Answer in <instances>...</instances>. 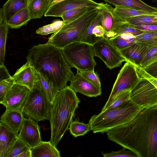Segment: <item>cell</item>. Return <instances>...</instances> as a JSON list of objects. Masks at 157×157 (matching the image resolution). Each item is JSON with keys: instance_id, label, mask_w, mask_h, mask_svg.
<instances>
[{"instance_id": "6da1fadb", "label": "cell", "mask_w": 157, "mask_h": 157, "mask_svg": "<svg viewBox=\"0 0 157 157\" xmlns=\"http://www.w3.org/2000/svg\"><path fill=\"white\" fill-rule=\"evenodd\" d=\"M106 133L109 140L138 157H157V105L144 109L131 121Z\"/></svg>"}, {"instance_id": "7a4b0ae2", "label": "cell", "mask_w": 157, "mask_h": 157, "mask_svg": "<svg viewBox=\"0 0 157 157\" xmlns=\"http://www.w3.org/2000/svg\"><path fill=\"white\" fill-rule=\"evenodd\" d=\"M26 59L31 61L37 72L46 76L59 90L66 87L74 75L62 49L47 43L33 46Z\"/></svg>"}, {"instance_id": "3957f363", "label": "cell", "mask_w": 157, "mask_h": 157, "mask_svg": "<svg viewBox=\"0 0 157 157\" xmlns=\"http://www.w3.org/2000/svg\"><path fill=\"white\" fill-rule=\"evenodd\" d=\"M80 101L69 86L60 90L50 111L51 136L50 141L56 146L68 129Z\"/></svg>"}, {"instance_id": "277c9868", "label": "cell", "mask_w": 157, "mask_h": 157, "mask_svg": "<svg viewBox=\"0 0 157 157\" xmlns=\"http://www.w3.org/2000/svg\"><path fill=\"white\" fill-rule=\"evenodd\" d=\"M144 109L130 98L117 106L94 115L88 123L93 133L103 134L131 121Z\"/></svg>"}, {"instance_id": "5b68a950", "label": "cell", "mask_w": 157, "mask_h": 157, "mask_svg": "<svg viewBox=\"0 0 157 157\" xmlns=\"http://www.w3.org/2000/svg\"><path fill=\"white\" fill-rule=\"evenodd\" d=\"M98 7L92 8L77 19L64 24L58 32L51 35L47 43L62 49L78 42L99 11Z\"/></svg>"}, {"instance_id": "8992f818", "label": "cell", "mask_w": 157, "mask_h": 157, "mask_svg": "<svg viewBox=\"0 0 157 157\" xmlns=\"http://www.w3.org/2000/svg\"><path fill=\"white\" fill-rule=\"evenodd\" d=\"M52 105L37 81L29 91L21 110L28 117L38 122L49 120Z\"/></svg>"}, {"instance_id": "52a82bcc", "label": "cell", "mask_w": 157, "mask_h": 157, "mask_svg": "<svg viewBox=\"0 0 157 157\" xmlns=\"http://www.w3.org/2000/svg\"><path fill=\"white\" fill-rule=\"evenodd\" d=\"M63 53L71 67L77 70H94L97 63L92 45L84 42L71 44L62 49Z\"/></svg>"}, {"instance_id": "ba28073f", "label": "cell", "mask_w": 157, "mask_h": 157, "mask_svg": "<svg viewBox=\"0 0 157 157\" xmlns=\"http://www.w3.org/2000/svg\"><path fill=\"white\" fill-rule=\"evenodd\" d=\"M141 79L137 73V67L126 61L118 74L110 94L101 112L106 110L116 96L125 90H132Z\"/></svg>"}, {"instance_id": "9c48e42d", "label": "cell", "mask_w": 157, "mask_h": 157, "mask_svg": "<svg viewBox=\"0 0 157 157\" xmlns=\"http://www.w3.org/2000/svg\"><path fill=\"white\" fill-rule=\"evenodd\" d=\"M130 98L144 109L157 105V88L146 79L142 78L131 91Z\"/></svg>"}, {"instance_id": "30bf717a", "label": "cell", "mask_w": 157, "mask_h": 157, "mask_svg": "<svg viewBox=\"0 0 157 157\" xmlns=\"http://www.w3.org/2000/svg\"><path fill=\"white\" fill-rule=\"evenodd\" d=\"M96 56L102 60L110 69L120 67L125 58L119 50L105 37L92 45Z\"/></svg>"}, {"instance_id": "8fae6325", "label": "cell", "mask_w": 157, "mask_h": 157, "mask_svg": "<svg viewBox=\"0 0 157 157\" xmlns=\"http://www.w3.org/2000/svg\"><path fill=\"white\" fill-rule=\"evenodd\" d=\"M99 8L102 15V26L104 37L109 40L113 38L122 26L127 22L121 19L115 13L114 8L106 3H99Z\"/></svg>"}, {"instance_id": "7c38bea8", "label": "cell", "mask_w": 157, "mask_h": 157, "mask_svg": "<svg viewBox=\"0 0 157 157\" xmlns=\"http://www.w3.org/2000/svg\"><path fill=\"white\" fill-rule=\"evenodd\" d=\"M100 6L93 0H64L51 7L44 15L45 17H61L65 12L82 7H98Z\"/></svg>"}, {"instance_id": "4fadbf2b", "label": "cell", "mask_w": 157, "mask_h": 157, "mask_svg": "<svg viewBox=\"0 0 157 157\" xmlns=\"http://www.w3.org/2000/svg\"><path fill=\"white\" fill-rule=\"evenodd\" d=\"M30 90L26 86L14 84L1 104L6 110L21 109Z\"/></svg>"}, {"instance_id": "5bb4252c", "label": "cell", "mask_w": 157, "mask_h": 157, "mask_svg": "<svg viewBox=\"0 0 157 157\" xmlns=\"http://www.w3.org/2000/svg\"><path fill=\"white\" fill-rule=\"evenodd\" d=\"M38 122L30 117L24 118L18 137L31 148L34 147L42 140Z\"/></svg>"}, {"instance_id": "9a60e30c", "label": "cell", "mask_w": 157, "mask_h": 157, "mask_svg": "<svg viewBox=\"0 0 157 157\" xmlns=\"http://www.w3.org/2000/svg\"><path fill=\"white\" fill-rule=\"evenodd\" d=\"M26 63L18 69L12 76L14 84L32 89L37 81V73L31 61L26 59Z\"/></svg>"}, {"instance_id": "2e32d148", "label": "cell", "mask_w": 157, "mask_h": 157, "mask_svg": "<svg viewBox=\"0 0 157 157\" xmlns=\"http://www.w3.org/2000/svg\"><path fill=\"white\" fill-rule=\"evenodd\" d=\"M102 14L99 10L97 15L78 42L86 43L92 45L104 38L105 31L102 26Z\"/></svg>"}, {"instance_id": "e0dca14e", "label": "cell", "mask_w": 157, "mask_h": 157, "mask_svg": "<svg viewBox=\"0 0 157 157\" xmlns=\"http://www.w3.org/2000/svg\"><path fill=\"white\" fill-rule=\"evenodd\" d=\"M69 86L75 92L89 97H96L101 95L100 88L81 76L78 72L70 80Z\"/></svg>"}, {"instance_id": "ac0fdd59", "label": "cell", "mask_w": 157, "mask_h": 157, "mask_svg": "<svg viewBox=\"0 0 157 157\" xmlns=\"http://www.w3.org/2000/svg\"><path fill=\"white\" fill-rule=\"evenodd\" d=\"M149 48L142 44L135 43L119 50L122 56L128 62L139 67L146 56Z\"/></svg>"}, {"instance_id": "d6986e66", "label": "cell", "mask_w": 157, "mask_h": 157, "mask_svg": "<svg viewBox=\"0 0 157 157\" xmlns=\"http://www.w3.org/2000/svg\"><path fill=\"white\" fill-rule=\"evenodd\" d=\"M23 114L21 109L6 110L1 117L0 122L18 135L24 118Z\"/></svg>"}, {"instance_id": "ffe728a7", "label": "cell", "mask_w": 157, "mask_h": 157, "mask_svg": "<svg viewBox=\"0 0 157 157\" xmlns=\"http://www.w3.org/2000/svg\"><path fill=\"white\" fill-rule=\"evenodd\" d=\"M18 137V135L3 123L0 122V157H3L7 150Z\"/></svg>"}, {"instance_id": "44dd1931", "label": "cell", "mask_w": 157, "mask_h": 157, "mask_svg": "<svg viewBox=\"0 0 157 157\" xmlns=\"http://www.w3.org/2000/svg\"><path fill=\"white\" fill-rule=\"evenodd\" d=\"M31 157H60L59 151L50 141H41L31 148Z\"/></svg>"}, {"instance_id": "7402d4cb", "label": "cell", "mask_w": 157, "mask_h": 157, "mask_svg": "<svg viewBox=\"0 0 157 157\" xmlns=\"http://www.w3.org/2000/svg\"><path fill=\"white\" fill-rule=\"evenodd\" d=\"M31 148L18 137L7 150L3 157H31Z\"/></svg>"}, {"instance_id": "603a6c76", "label": "cell", "mask_w": 157, "mask_h": 157, "mask_svg": "<svg viewBox=\"0 0 157 157\" xmlns=\"http://www.w3.org/2000/svg\"><path fill=\"white\" fill-rule=\"evenodd\" d=\"M50 0H29L27 8L31 19L40 18L49 9Z\"/></svg>"}, {"instance_id": "cb8c5ba5", "label": "cell", "mask_w": 157, "mask_h": 157, "mask_svg": "<svg viewBox=\"0 0 157 157\" xmlns=\"http://www.w3.org/2000/svg\"><path fill=\"white\" fill-rule=\"evenodd\" d=\"M8 27L5 13L2 8L0 11V64H4Z\"/></svg>"}, {"instance_id": "d4e9b609", "label": "cell", "mask_w": 157, "mask_h": 157, "mask_svg": "<svg viewBox=\"0 0 157 157\" xmlns=\"http://www.w3.org/2000/svg\"><path fill=\"white\" fill-rule=\"evenodd\" d=\"M37 81L45 93L51 104L52 105L56 96L59 91L52 82L45 75L37 72Z\"/></svg>"}, {"instance_id": "484cf974", "label": "cell", "mask_w": 157, "mask_h": 157, "mask_svg": "<svg viewBox=\"0 0 157 157\" xmlns=\"http://www.w3.org/2000/svg\"><path fill=\"white\" fill-rule=\"evenodd\" d=\"M115 7H128L141 9L151 13H157V8L151 6L141 0H103Z\"/></svg>"}, {"instance_id": "4316f807", "label": "cell", "mask_w": 157, "mask_h": 157, "mask_svg": "<svg viewBox=\"0 0 157 157\" xmlns=\"http://www.w3.org/2000/svg\"><path fill=\"white\" fill-rule=\"evenodd\" d=\"M115 14L121 20L126 21L129 18L142 15H157V13H151L132 7L118 6L114 8Z\"/></svg>"}, {"instance_id": "83f0119b", "label": "cell", "mask_w": 157, "mask_h": 157, "mask_svg": "<svg viewBox=\"0 0 157 157\" xmlns=\"http://www.w3.org/2000/svg\"><path fill=\"white\" fill-rule=\"evenodd\" d=\"M29 0H8L3 6L7 21L15 13L27 7Z\"/></svg>"}, {"instance_id": "f1b7e54d", "label": "cell", "mask_w": 157, "mask_h": 157, "mask_svg": "<svg viewBox=\"0 0 157 157\" xmlns=\"http://www.w3.org/2000/svg\"><path fill=\"white\" fill-rule=\"evenodd\" d=\"M31 19L27 7L24 8L13 15L7 21L9 27L18 29L26 25Z\"/></svg>"}, {"instance_id": "f546056e", "label": "cell", "mask_w": 157, "mask_h": 157, "mask_svg": "<svg viewBox=\"0 0 157 157\" xmlns=\"http://www.w3.org/2000/svg\"><path fill=\"white\" fill-rule=\"evenodd\" d=\"M135 37L131 33L123 32L109 40L119 50L136 43Z\"/></svg>"}, {"instance_id": "4dcf8cb0", "label": "cell", "mask_w": 157, "mask_h": 157, "mask_svg": "<svg viewBox=\"0 0 157 157\" xmlns=\"http://www.w3.org/2000/svg\"><path fill=\"white\" fill-rule=\"evenodd\" d=\"M136 43L147 47L149 49L157 45V32L144 31L142 34L136 36Z\"/></svg>"}, {"instance_id": "1f68e13d", "label": "cell", "mask_w": 157, "mask_h": 157, "mask_svg": "<svg viewBox=\"0 0 157 157\" xmlns=\"http://www.w3.org/2000/svg\"><path fill=\"white\" fill-rule=\"evenodd\" d=\"M68 129L71 134L75 138L84 136L91 130L90 125L89 123L86 124L79 122L78 119H77V118L72 121Z\"/></svg>"}, {"instance_id": "d6a6232c", "label": "cell", "mask_w": 157, "mask_h": 157, "mask_svg": "<svg viewBox=\"0 0 157 157\" xmlns=\"http://www.w3.org/2000/svg\"><path fill=\"white\" fill-rule=\"evenodd\" d=\"M157 15H142L127 19L126 21L135 26L157 25L154 17Z\"/></svg>"}, {"instance_id": "836d02e7", "label": "cell", "mask_w": 157, "mask_h": 157, "mask_svg": "<svg viewBox=\"0 0 157 157\" xmlns=\"http://www.w3.org/2000/svg\"><path fill=\"white\" fill-rule=\"evenodd\" d=\"M92 8L84 7L69 10L63 13L61 17L66 24L78 18Z\"/></svg>"}, {"instance_id": "e575fe53", "label": "cell", "mask_w": 157, "mask_h": 157, "mask_svg": "<svg viewBox=\"0 0 157 157\" xmlns=\"http://www.w3.org/2000/svg\"><path fill=\"white\" fill-rule=\"evenodd\" d=\"M64 24L63 21L56 20L52 23L39 28L36 32V34L46 35L58 32Z\"/></svg>"}, {"instance_id": "d590c367", "label": "cell", "mask_w": 157, "mask_h": 157, "mask_svg": "<svg viewBox=\"0 0 157 157\" xmlns=\"http://www.w3.org/2000/svg\"><path fill=\"white\" fill-rule=\"evenodd\" d=\"M156 61H157V45L149 49L139 67L144 69Z\"/></svg>"}, {"instance_id": "8d00e7d4", "label": "cell", "mask_w": 157, "mask_h": 157, "mask_svg": "<svg viewBox=\"0 0 157 157\" xmlns=\"http://www.w3.org/2000/svg\"><path fill=\"white\" fill-rule=\"evenodd\" d=\"M81 76L98 87L101 88V83L98 75L94 70L81 71L77 70Z\"/></svg>"}, {"instance_id": "74e56055", "label": "cell", "mask_w": 157, "mask_h": 157, "mask_svg": "<svg viewBox=\"0 0 157 157\" xmlns=\"http://www.w3.org/2000/svg\"><path fill=\"white\" fill-rule=\"evenodd\" d=\"M131 91L130 90H125L121 92L116 96L107 109L117 106L129 99Z\"/></svg>"}, {"instance_id": "f35d334b", "label": "cell", "mask_w": 157, "mask_h": 157, "mask_svg": "<svg viewBox=\"0 0 157 157\" xmlns=\"http://www.w3.org/2000/svg\"><path fill=\"white\" fill-rule=\"evenodd\" d=\"M14 82L12 78L0 82V103L3 101L8 92L11 90Z\"/></svg>"}, {"instance_id": "ab89813d", "label": "cell", "mask_w": 157, "mask_h": 157, "mask_svg": "<svg viewBox=\"0 0 157 157\" xmlns=\"http://www.w3.org/2000/svg\"><path fill=\"white\" fill-rule=\"evenodd\" d=\"M123 148L122 150L117 151H112L110 152L104 153L102 154L104 157H138L137 155L132 151L126 150Z\"/></svg>"}, {"instance_id": "60d3db41", "label": "cell", "mask_w": 157, "mask_h": 157, "mask_svg": "<svg viewBox=\"0 0 157 157\" xmlns=\"http://www.w3.org/2000/svg\"><path fill=\"white\" fill-rule=\"evenodd\" d=\"M144 32L136 28L133 25L127 22L122 26L117 32L115 36L123 32L131 33L135 36H136L142 34Z\"/></svg>"}, {"instance_id": "b9f144b4", "label": "cell", "mask_w": 157, "mask_h": 157, "mask_svg": "<svg viewBox=\"0 0 157 157\" xmlns=\"http://www.w3.org/2000/svg\"><path fill=\"white\" fill-rule=\"evenodd\" d=\"M137 73L140 78L146 79L157 88V78L151 75L143 68L140 67H137Z\"/></svg>"}, {"instance_id": "7bdbcfd3", "label": "cell", "mask_w": 157, "mask_h": 157, "mask_svg": "<svg viewBox=\"0 0 157 157\" xmlns=\"http://www.w3.org/2000/svg\"><path fill=\"white\" fill-rule=\"evenodd\" d=\"M11 77L4 64H0V82Z\"/></svg>"}, {"instance_id": "ee69618b", "label": "cell", "mask_w": 157, "mask_h": 157, "mask_svg": "<svg viewBox=\"0 0 157 157\" xmlns=\"http://www.w3.org/2000/svg\"><path fill=\"white\" fill-rule=\"evenodd\" d=\"M151 75L157 78V61H156L144 69Z\"/></svg>"}, {"instance_id": "f6af8a7d", "label": "cell", "mask_w": 157, "mask_h": 157, "mask_svg": "<svg viewBox=\"0 0 157 157\" xmlns=\"http://www.w3.org/2000/svg\"><path fill=\"white\" fill-rule=\"evenodd\" d=\"M135 27L138 29L143 31H150L157 32V25L135 26Z\"/></svg>"}, {"instance_id": "bcb514c9", "label": "cell", "mask_w": 157, "mask_h": 157, "mask_svg": "<svg viewBox=\"0 0 157 157\" xmlns=\"http://www.w3.org/2000/svg\"><path fill=\"white\" fill-rule=\"evenodd\" d=\"M63 0H50L49 9L55 4Z\"/></svg>"}, {"instance_id": "7dc6e473", "label": "cell", "mask_w": 157, "mask_h": 157, "mask_svg": "<svg viewBox=\"0 0 157 157\" xmlns=\"http://www.w3.org/2000/svg\"><path fill=\"white\" fill-rule=\"evenodd\" d=\"M154 19L155 21H157V15L154 17Z\"/></svg>"}, {"instance_id": "c3c4849f", "label": "cell", "mask_w": 157, "mask_h": 157, "mask_svg": "<svg viewBox=\"0 0 157 157\" xmlns=\"http://www.w3.org/2000/svg\"><path fill=\"white\" fill-rule=\"evenodd\" d=\"M152 2H157V0H151Z\"/></svg>"}]
</instances>
